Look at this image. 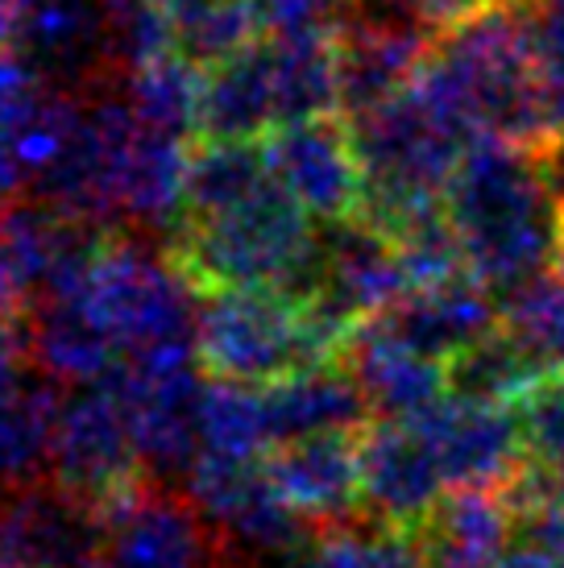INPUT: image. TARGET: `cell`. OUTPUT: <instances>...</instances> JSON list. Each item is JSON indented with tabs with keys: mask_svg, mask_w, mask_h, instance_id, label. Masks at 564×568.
Returning a JSON list of instances; mask_svg holds the SVG:
<instances>
[{
	"mask_svg": "<svg viewBox=\"0 0 564 568\" xmlns=\"http://www.w3.org/2000/svg\"><path fill=\"white\" fill-rule=\"evenodd\" d=\"M444 212L465 245L470 274L498 300L556 262L561 200L523 145L477 138L444 191Z\"/></svg>",
	"mask_w": 564,
	"mask_h": 568,
	"instance_id": "cell-1",
	"label": "cell"
},
{
	"mask_svg": "<svg viewBox=\"0 0 564 568\" xmlns=\"http://www.w3.org/2000/svg\"><path fill=\"white\" fill-rule=\"evenodd\" d=\"M365 174L361 216L391 229L407 212L440 204L461 159L482 138L465 104L449 92L432 63H423L403 95L349 121Z\"/></svg>",
	"mask_w": 564,
	"mask_h": 568,
	"instance_id": "cell-2",
	"label": "cell"
},
{
	"mask_svg": "<svg viewBox=\"0 0 564 568\" xmlns=\"http://www.w3.org/2000/svg\"><path fill=\"white\" fill-rule=\"evenodd\" d=\"M121 362L200 357V283L162 241L112 229L83 286Z\"/></svg>",
	"mask_w": 564,
	"mask_h": 568,
	"instance_id": "cell-3",
	"label": "cell"
},
{
	"mask_svg": "<svg viewBox=\"0 0 564 568\" xmlns=\"http://www.w3.org/2000/svg\"><path fill=\"white\" fill-rule=\"evenodd\" d=\"M200 362L212 378L270 386L295 369L336 362L308 307L270 286H200Z\"/></svg>",
	"mask_w": 564,
	"mask_h": 568,
	"instance_id": "cell-4",
	"label": "cell"
},
{
	"mask_svg": "<svg viewBox=\"0 0 564 568\" xmlns=\"http://www.w3.org/2000/svg\"><path fill=\"white\" fill-rule=\"evenodd\" d=\"M411 295L407 266L394 237L370 216L324 224L320 233V283L303 307L336 353L349 336L386 316L394 303Z\"/></svg>",
	"mask_w": 564,
	"mask_h": 568,
	"instance_id": "cell-5",
	"label": "cell"
},
{
	"mask_svg": "<svg viewBox=\"0 0 564 568\" xmlns=\"http://www.w3.org/2000/svg\"><path fill=\"white\" fill-rule=\"evenodd\" d=\"M83 95L54 88L38 67L0 47V200L33 195L71 145Z\"/></svg>",
	"mask_w": 564,
	"mask_h": 568,
	"instance_id": "cell-6",
	"label": "cell"
},
{
	"mask_svg": "<svg viewBox=\"0 0 564 568\" xmlns=\"http://www.w3.org/2000/svg\"><path fill=\"white\" fill-rule=\"evenodd\" d=\"M92 568H224V536L183 486L141 477L109 506V539Z\"/></svg>",
	"mask_w": 564,
	"mask_h": 568,
	"instance_id": "cell-7",
	"label": "cell"
},
{
	"mask_svg": "<svg viewBox=\"0 0 564 568\" xmlns=\"http://www.w3.org/2000/svg\"><path fill=\"white\" fill-rule=\"evenodd\" d=\"M100 506H112L138 486L145 469L138 457V440L129 427L125 403L109 382L67 390L54 444H50V474Z\"/></svg>",
	"mask_w": 564,
	"mask_h": 568,
	"instance_id": "cell-8",
	"label": "cell"
},
{
	"mask_svg": "<svg viewBox=\"0 0 564 568\" xmlns=\"http://www.w3.org/2000/svg\"><path fill=\"white\" fill-rule=\"evenodd\" d=\"M183 489L224 544H236L253 556H299L312 544V523L282 498L266 460L200 457Z\"/></svg>",
	"mask_w": 564,
	"mask_h": 568,
	"instance_id": "cell-9",
	"label": "cell"
},
{
	"mask_svg": "<svg viewBox=\"0 0 564 568\" xmlns=\"http://www.w3.org/2000/svg\"><path fill=\"white\" fill-rule=\"evenodd\" d=\"M109 539V506L54 477L0 489V556L9 568H92Z\"/></svg>",
	"mask_w": 564,
	"mask_h": 568,
	"instance_id": "cell-10",
	"label": "cell"
},
{
	"mask_svg": "<svg viewBox=\"0 0 564 568\" xmlns=\"http://www.w3.org/2000/svg\"><path fill=\"white\" fill-rule=\"evenodd\" d=\"M266 159L286 195L315 224H341L361 216L365 174L345 116L299 121L266 133Z\"/></svg>",
	"mask_w": 564,
	"mask_h": 568,
	"instance_id": "cell-11",
	"label": "cell"
},
{
	"mask_svg": "<svg viewBox=\"0 0 564 568\" xmlns=\"http://www.w3.org/2000/svg\"><path fill=\"white\" fill-rule=\"evenodd\" d=\"M449 489H511L532 469L518 407L511 403H465L444 398L423 419Z\"/></svg>",
	"mask_w": 564,
	"mask_h": 568,
	"instance_id": "cell-12",
	"label": "cell"
},
{
	"mask_svg": "<svg viewBox=\"0 0 564 568\" xmlns=\"http://www.w3.org/2000/svg\"><path fill=\"white\" fill-rule=\"evenodd\" d=\"M449 494L427 432L403 419H374L361 432V510L394 531H415Z\"/></svg>",
	"mask_w": 564,
	"mask_h": 568,
	"instance_id": "cell-13",
	"label": "cell"
},
{
	"mask_svg": "<svg viewBox=\"0 0 564 568\" xmlns=\"http://www.w3.org/2000/svg\"><path fill=\"white\" fill-rule=\"evenodd\" d=\"M336 362L353 374L374 419H403V424H411V419H423L427 410H436L449 398L444 362L411 348L407 341H399L394 332L382 328L377 320L361 324L349 336L341 353H336Z\"/></svg>",
	"mask_w": 564,
	"mask_h": 568,
	"instance_id": "cell-14",
	"label": "cell"
},
{
	"mask_svg": "<svg viewBox=\"0 0 564 568\" xmlns=\"http://www.w3.org/2000/svg\"><path fill=\"white\" fill-rule=\"evenodd\" d=\"M266 469L282 498L312 527L357 519L361 510V432H329L274 444Z\"/></svg>",
	"mask_w": 564,
	"mask_h": 568,
	"instance_id": "cell-15",
	"label": "cell"
},
{
	"mask_svg": "<svg viewBox=\"0 0 564 568\" xmlns=\"http://www.w3.org/2000/svg\"><path fill=\"white\" fill-rule=\"evenodd\" d=\"M411 539L423 568H498L515 548V503L506 489H449Z\"/></svg>",
	"mask_w": 564,
	"mask_h": 568,
	"instance_id": "cell-16",
	"label": "cell"
},
{
	"mask_svg": "<svg viewBox=\"0 0 564 568\" xmlns=\"http://www.w3.org/2000/svg\"><path fill=\"white\" fill-rule=\"evenodd\" d=\"M377 324L427 357L449 362L461 348H470L473 341L498 328L502 303L486 283H477L473 274H461L453 283L411 291L386 316H377Z\"/></svg>",
	"mask_w": 564,
	"mask_h": 568,
	"instance_id": "cell-17",
	"label": "cell"
},
{
	"mask_svg": "<svg viewBox=\"0 0 564 568\" xmlns=\"http://www.w3.org/2000/svg\"><path fill=\"white\" fill-rule=\"evenodd\" d=\"M26 341L30 362L63 390L104 382L121 362V348L83 291L33 303L26 312Z\"/></svg>",
	"mask_w": 564,
	"mask_h": 568,
	"instance_id": "cell-18",
	"label": "cell"
},
{
	"mask_svg": "<svg viewBox=\"0 0 564 568\" xmlns=\"http://www.w3.org/2000/svg\"><path fill=\"white\" fill-rule=\"evenodd\" d=\"M274 444L329 436V432H365L374 424L370 403L341 362H320L262 386Z\"/></svg>",
	"mask_w": 564,
	"mask_h": 568,
	"instance_id": "cell-19",
	"label": "cell"
},
{
	"mask_svg": "<svg viewBox=\"0 0 564 568\" xmlns=\"http://www.w3.org/2000/svg\"><path fill=\"white\" fill-rule=\"evenodd\" d=\"M279 129V100L270 75V47L258 38L250 50L233 54L229 63L204 71L200 88V142H258L262 133Z\"/></svg>",
	"mask_w": 564,
	"mask_h": 568,
	"instance_id": "cell-20",
	"label": "cell"
},
{
	"mask_svg": "<svg viewBox=\"0 0 564 568\" xmlns=\"http://www.w3.org/2000/svg\"><path fill=\"white\" fill-rule=\"evenodd\" d=\"M63 398V386L38 365H30L9 390H0V489L50 474V444Z\"/></svg>",
	"mask_w": 564,
	"mask_h": 568,
	"instance_id": "cell-21",
	"label": "cell"
},
{
	"mask_svg": "<svg viewBox=\"0 0 564 568\" xmlns=\"http://www.w3.org/2000/svg\"><path fill=\"white\" fill-rule=\"evenodd\" d=\"M279 179L270 171L266 142H200L188 162V221H216L258 200Z\"/></svg>",
	"mask_w": 564,
	"mask_h": 568,
	"instance_id": "cell-22",
	"label": "cell"
},
{
	"mask_svg": "<svg viewBox=\"0 0 564 568\" xmlns=\"http://www.w3.org/2000/svg\"><path fill=\"white\" fill-rule=\"evenodd\" d=\"M279 129L320 116H341V80H336V42L332 33L303 38H266Z\"/></svg>",
	"mask_w": 564,
	"mask_h": 568,
	"instance_id": "cell-23",
	"label": "cell"
},
{
	"mask_svg": "<svg viewBox=\"0 0 564 568\" xmlns=\"http://www.w3.org/2000/svg\"><path fill=\"white\" fill-rule=\"evenodd\" d=\"M444 374H449V398L511 403V407H518L532 395L535 382L548 378V369L535 362L515 332H506L502 324L486 332L482 341H473L470 348H461L456 357H449Z\"/></svg>",
	"mask_w": 564,
	"mask_h": 568,
	"instance_id": "cell-24",
	"label": "cell"
},
{
	"mask_svg": "<svg viewBox=\"0 0 564 568\" xmlns=\"http://www.w3.org/2000/svg\"><path fill=\"white\" fill-rule=\"evenodd\" d=\"M200 436H204V457L266 460V453H274V432H270L262 386L208 374L204 403H200Z\"/></svg>",
	"mask_w": 564,
	"mask_h": 568,
	"instance_id": "cell-25",
	"label": "cell"
},
{
	"mask_svg": "<svg viewBox=\"0 0 564 568\" xmlns=\"http://www.w3.org/2000/svg\"><path fill=\"white\" fill-rule=\"evenodd\" d=\"M167 13L174 54L200 71L229 63L262 33L253 0H167Z\"/></svg>",
	"mask_w": 564,
	"mask_h": 568,
	"instance_id": "cell-26",
	"label": "cell"
},
{
	"mask_svg": "<svg viewBox=\"0 0 564 568\" xmlns=\"http://www.w3.org/2000/svg\"><path fill=\"white\" fill-rule=\"evenodd\" d=\"M129 92V104L145 125L188 138L195 142V121H200V88H204V71L191 67L179 54H162L150 67H141L133 75H121Z\"/></svg>",
	"mask_w": 564,
	"mask_h": 568,
	"instance_id": "cell-27",
	"label": "cell"
},
{
	"mask_svg": "<svg viewBox=\"0 0 564 568\" xmlns=\"http://www.w3.org/2000/svg\"><path fill=\"white\" fill-rule=\"evenodd\" d=\"M295 568H423L411 531H394L386 523H332L299 552Z\"/></svg>",
	"mask_w": 564,
	"mask_h": 568,
	"instance_id": "cell-28",
	"label": "cell"
},
{
	"mask_svg": "<svg viewBox=\"0 0 564 568\" xmlns=\"http://www.w3.org/2000/svg\"><path fill=\"white\" fill-rule=\"evenodd\" d=\"M502 328L515 332L523 348L548 374H564V278L544 270L502 295Z\"/></svg>",
	"mask_w": 564,
	"mask_h": 568,
	"instance_id": "cell-29",
	"label": "cell"
},
{
	"mask_svg": "<svg viewBox=\"0 0 564 568\" xmlns=\"http://www.w3.org/2000/svg\"><path fill=\"white\" fill-rule=\"evenodd\" d=\"M100 9L112 75H133L174 50L167 0H100Z\"/></svg>",
	"mask_w": 564,
	"mask_h": 568,
	"instance_id": "cell-30",
	"label": "cell"
},
{
	"mask_svg": "<svg viewBox=\"0 0 564 568\" xmlns=\"http://www.w3.org/2000/svg\"><path fill=\"white\" fill-rule=\"evenodd\" d=\"M515 9L523 17V33L532 47L540 83L548 88L552 109L564 129V0H518Z\"/></svg>",
	"mask_w": 564,
	"mask_h": 568,
	"instance_id": "cell-31",
	"label": "cell"
},
{
	"mask_svg": "<svg viewBox=\"0 0 564 568\" xmlns=\"http://www.w3.org/2000/svg\"><path fill=\"white\" fill-rule=\"evenodd\" d=\"M518 419H523L532 465L552 469L556 460H564V374L535 382L532 395L518 403Z\"/></svg>",
	"mask_w": 564,
	"mask_h": 568,
	"instance_id": "cell-32",
	"label": "cell"
},
{
	"mask_svg": "<svg viewBox=\"0 0 564 568\" xmlns=\"http://www.w3.org/2000/svg\"><path fill=\"white\" fill-rule=\"evenodd\" d=\"M353 0H253L262 38H303V33H336Z\"/></svg>",
	"mask_w": 564,
	"mask_h": 568,
	"instance_id": "cell-33",
	"label": "cell"
},
{
	"mask_svg": "<svg viewBox=\"0 0 564 568\" xmlns=\"http://www.w3.org/2000/svg\"><path fill=\"white\" fill-rule=\"evenodd\" d=\"M490 0H415V9H420L423 26L436 33H449L456 30L461 21H470V17H477L482 9H486Z\"/></svg>",
	"mask_w": 564,
	"mask_h": 568,
	"instance_id": "cell-34",
	"label": "cell"
},
{
	"mask_svg": "<svg viewBox=\"0 0 564 568\" xmlns=\"http://www.w3.org/2000/svg\"><path fill=\"white\" fill-rule=\"evenodd\" d=\"M498 568H564V565H552V560H540V556H532V552H518V548H511V556H506Z\"/></svg>",
	"mask_w": 564,
	"mask_h": 568,
	"instance_id": "cell-35",
	"label": "cell"
},
{
	"mask_svg": "<svg viewBox=\"0 0 564 568\" xmlns=\"http://www.w3.org/2000/svg\"><path fill=\"white\" fill-rule=\"evenodd\" d=\"M552 270L564 278V204H561V237H556V262H552Z\"/></svg>",
	"mask_w": 564,
	"mask_h": 568,
	"instance_id": "cell-36",
	"label": "cell"
},
{
	"mask_svg": "<svg viewBox=\"0 0 564 568\" xmlns=\"http://www.w3.org/2000/svg\"><path fill=\"white\" fill-rule=\"evenodd\" d=\"M498 4H518V0H498Z\"/></svg>",
	"mask_w": 564,
	"mask_h": 568,
	"instance_id": "cell-37",
	"label": "cell"
},
{
	"mask_svg": "<svg viewBox=\"0 0 564 568\" xmlns=\"http://www.w3.org/2000/svg\"><path fill=\"white\" fill-rule=\"evenodd\" d=\"M0 568H9V560H4V556H0Z\"/></svg>",
	"mask_w": 564,
	"mask_h": 568,
	"instance_id": "cell-38",
	"label": "cell"
}]
</instances>
